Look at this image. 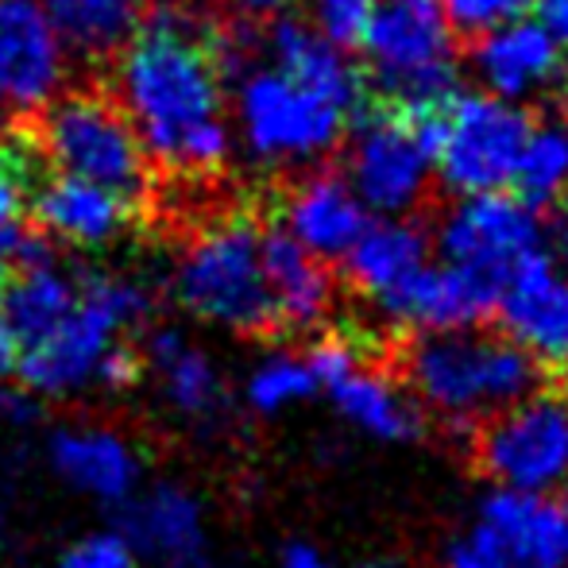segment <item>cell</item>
Returning <instances> with one entry per match:
<instances>
[{"label": "cell", "instance_id": "d590c367", "mask_svg": "<svg viewBox=\"0 0 568 568\" xmlns=\"http://www.w3.org/2000/svg\"><path fill=\"white\" fill-rule=\"evenodd\" d=\"M16 359H20V344H16V337L4 329V322H0V379H12Z\"/></svg>", "mask_w": 568, "mask_h": 568}, {"label": "cell", "instance_id": "8992f818", "mask_svg": "<svg viewBox=\"0 0 568 568\" xmlns=\"http://www.w3.org/2000/svg\"><path fill=\"white\" fill-rule=\"evenodd\" d=\"M359 109L271 67L236 78V124L247 155L271 171H310L344 143Z\"/></svg>", "mask_w": 568, "mask_h": 568}, {"label": "cell", "instance_id": "6da1fadb", "mask_svg": "<svg viewBox=\"0 0 568 568\" xmlns=\"http://www.w3.org/2000/svg\"><path fill=\"white\" fill-rule=\"evenodd\" d=\"M140 132L151 171L205 182L225 171L232 135L225 120V78L210 47V23L194 12H148L113 62L105 82Z\"/></svg>", "mask_w": 568, "mask_h": 568}, {"label": "cell", "instance_id": "44dd1931", "mask_svg": "<svg viewBox=\"0 0 568 568\" xmlns=\"http://www.w3.org/2000/svg\"><path fill=\"white\" fill-rule=\"evenodd\" d=\"M143 367H151L163 390V403L182 422L205 429L217 426L229 410V387L221 367L182 329H155L143 344Z\"/></svg>", "mask_w": 568, "mask_h": 568}, {"label": "cell", "instance_id": "ba28073f", "mask_svg": "<svg viewBox=\"0 0 568 568\" xmlns=\"http://www.w3.org/2000/svg\"><path fill=\"white\" fill-rule=\"evenodd\" d=\"M530 124L518 101H503L487 90L453 93L429 113L434 174L456 197L507 190Z\"/></svg>", "mask_w": 568, "mask_h": 568}, {"label": "cell", "instance_id": "484cf974", "mask_svg": "<svg viewBox=\"0 0 568 568\" xmlns=\"http://www.w3.org/2000/svg\"><path fill=\"white\" fill-rule=\"evenodd\" d=\"M54 36L90 67H113L143 23L140 0H43Z\"/></svg>", "mask_w": 568, "mask_h": 568}, {"label": "cell", "instance_id": "d6986e66", "mask_svg": "<svg viewBox=\"0 0 568 568\" xmlns=\"http://www.w3.org/2000/svg\"><path fill=\"white\" fill-rule=\"evenodd\" d=\"M495 291L468 278L464 271L449 267L442 260H429L422 271H414L398 291L375 302V314L395 329H406L414 337L422 333H449V329H471L495 314Z\"/></svg>", "mask_w": 568, "mask_h": 568}, {"label": "cell", "instance_id": "7c38bea8", "mask_svg": "<svg viewBox=\"0 0 568 568\" xmlns=\"http://www.w3.org/2000/svg\"><path fill=\"white\" fill-rule=\"evenodd\" d=\"M541 244H549L541 213L507 190L456 197L434 236L437 260L484 283L495 298L518 263L530 260Z\"/></svg>", "mask_w": 568, "mask_h": 568}, {"label": "cell", "instance_id": "8fae6325", "mask_svg": "<svg viewBox=\"0 0 568 568\" xmlns=\"http://www.w3.org/2000/svg\"><path fill=\"white\" fill-rule=\"evenodd\" d=\"M476 460L503 491L561 495L568 487V395L530 390L476 429Z\"/></svg>", "mask_w": 568, "mask_h": 568}, {"label": "cell", "instance_id": "60d3db41", "mask_svg": "<svg viewBox=\"0 0 568 568\" xmlns=\"http://www.w3.org/2000/svg\"><path fill=\"white\" fill-rule=\"evenodd\" d=\"M565 202H568V194H565Z\"/></svg>", "mask_w": 568, "mask_h": 568}, {"label": "cell", "instance_id": "ac0fdd59", "mask_svg": "<svg viewBox=\"0 0 568 568\" xmlns=\"http://www.w3.org/2000/svg\"><path fill=\"white\" fill-rule=\"evenodd\" d=\"M62 85V43L36 0H0V101L31 116Z\"/></svg>", "mask_w": 568, "mask_h": 568}, {"label": "cell", "instance_id": "277c9868", "mask_svg": "<svg viewBox=\"0 0 568 568\" xmlns=\"http://www.w3.org/2000/svg\"><path fill=\"white\" fill-rule=\"evenodd\" d=\"M151 291L140 278L82 271V294L67 322L20 352L12 379L36 398H74L98 390L101 367L151 317Z\"/></svg>", "mask_w": 568, "mask_h": 568}, {"label": "cell", "instance_id": "ab89813d", "mask_svg": "<svg viewBox=\"0 0 568 568\" xmlns=\"http://www.w3.org/2000/svg\"><path fill=\"white\" fill-rule=\"evenodd\" d=\"M0 135H4V128H0Z\"/></svg>", "mask_w": 568, "mask_h": 568}, {"label": "cell", "instance_id": "d6a6232c", "mask_svg": "<svg viewBox=\"0 0 568 568\" xmlns=\"http://www.w3.org/2000/svg\"><path fill=\"white\" fill-rule=\"evenodd\" d=\"M36 406H39V398L28 395V390H23L20 383H8V387H0V418H8V422H31Z\"/></svg>", "mask_w": 568, "mask_h": 568}, {"label": "cell", "instance_id": "52a82bcc", "mask_svg": "<svg viewBox=\"0 0 568 568\" xmlns=\"http://www.w3.org/2000/svg\"><path fill=\"white\" fill-rule=\"evenodd\" d=\"M359 51L383 98L406 113H434L456 93V28L442 0H379Z\"/></svg>", "mask_w": 568, "mask_h": 568}, {"label": "cell", "instance_id": "ffe728a7", "mask_svg": "<svg viewBox=\"0 0 568 568\" xmlns=\"http://www.w3.org/2000/svg\"><path fill=\"white\" fill-rule=\"evenodd\" d=\"M54 476L98 503L120 507L143 487V456L109 426H67L47 445Z\"/></svg>", "mask_w": 568, "mask_h": 568}, {"label": "cell", "instance_id": "7a4b0ae2", "mask_svg": "<svg viewBox=\"0 0 568 568\" xmlns=\"http://www.w3.org/2000/svg\"><path fill=\"white\" fill-rule=\"evenodd\" d=\"M541 367L510 337L479 325L422 333L403 356V387L422 414L453 429H479L510 403L538 390Z\"/></svg>", "mask_w": 568, "mask_h": 568}, {"label": "cell", "instance_id": "e0dca14e", "mask_svg": "<svg viewBox=\"0 0 568 568\" xmlns=\"http://www.w3.org/2000/svg\"><path fill=\"white\" fill-rule=\"evenodd\" d=\"M471 70L479 85L503 101H530L561 82L565 47L549 36L541 20H507L499 28H487L471 47Z\"/></svg>", "mask_w": 568, "mask_h": 568}, {"label": "cell", "instance_id": "7402d4cb", "mask_svg": "<svg viewBox=\"0 0 568 568\" xmlns=\"http://www.w3.org/2000/svg\"><path fill=\"white\" fill-rule=\"evenodd\" d=\"M260 255L271 291V310H275V325H283L291 333L322 329L333 314V302H337L329 263L310 255L283 229H263Z\"/></svg>", "mask_w": 568, "mask_h": 568}, {"label": "cell", "instance_id": "d4e9b609", "mask_svg": "<svg viewBox=\"0 0 568 568\" xmlns=\"http://www.w3.org/2000/svg\"><path fill=\"white\" fill-rule=\"evenodd\" d=\"M263 39H267L271 62H275L278 70L317 85V90H325L329 98L344 101V105L359 109V93H364L359 70L352 67L341 47H333L329 39L317 36L306 20L283 16V20L271 23V31Z\"/></svg>", "mask_w": 568, "mask_h": 568}, {"label": "cell", "instance_id": "f1b7e54d", "mask_svg": "<svg viewBox=\"0 0 568 568\" xmlns=\"http://www.w3.org/2000/svg\"><path fill=\"white\" fill-rule=\"evenodd\" d=\"M317 390V379L310 372L306 356H294V352H271L260 364L247 372L244 379V403L260 418H278L291 406L306 403Z\"/></svg>", "mask_w": 568, "mask_h": 568}, {"label": "cell", "instance_id": "83f0119b", "mask_svg": "<svg viewBox=\"0 0 568 568\" xmlns=\"http://www.w3.org/2000/svg\"><path fill=\"white\" fill-rule=\"evenodd\" d=\"M47 171L43 155L31 143L28 128L16 120L4 135H0V252L8 247V240L16 236L28 217V194L36 186V179Z\"/></svg>", "mask_w": 568, "mask_h": 568}, {"label": "cell", "instance_id": "4dcf8cb0", "mask_svg": "<svg viewBox=\"0 0 568 568\" xmlns=\"http://www.w3.org/2000/svg\"><path fill=\"white\" fill-rule=\"evenodd\" d=\"M140 565L143 561L135 557V549L120 538V530H98L62 549V557L51 568H140Z\"/></svg>", "mask_w": 568, "mask_h": 568}, {"label": "cell", "instance_id": "30bf717a", "mask_svg": "<svg viewBox=\"0 0 568 568\" xmlns=\"http://www.w3.org/2000/svg\"><path fill=\"white\" fill-rule=\"evenodd\" d=\"M445 568H568V499L495 487L449 541Z\"/></svg>", "mask_w": 568, "mask_h": 568}, {"label": "cell", "instance_id": "f546056e", "mask_svg": "<svg viewBox=\"0 0 568 568\" xmlns=\"http://www.w3.org/2000/svg\"><path fill=\"white\" fill-rule=\"evenodd\" d=\"M379 0H310V28L341 51H356Z\"/></svg>", "mask_w": 568, "mask_h": 568}, {"label": "cell", "instance_id": "3957f363", "mask_svg": "<svg viewBox=\"0 0 568 568\" xmlns=\"http://www.w3.org/2000/svg\"><path fill=\"white\" fill-rule=\"evenodd\" d=\"M16 120L28 128L47 171L98 182L135 205H143V197L155 190V171L140 132L105 82L54 93L43 109Z\"/></svg>", "mask_w": 568, "mask_h": 568}, {"label": "cell", "instance_id": "e575fe53", "mask_svg": "<svg viewBox=\"0 0 568 568\" xmlns=\"http://www.w3.org/2000/svg\"><path fill=\"white\" fill-rule=\"evenodd\" d=\"M534 4H538V20L549 28V36L568 47V0H534Z\"/></svg>", "mask_w": 568, "mask_h": 568}, {"label": "cell", "instance_id": "5b68a950", "mask_svg": "<svg viewBox=\"0 0 568 568\" xmlns=\"http://www.w3.org/2000/svg\"><path fill=\"white\" fill-rule=\"evenodd\" d=\"M260 240L263 229L247 213L205 221L174 263V302L197 322L240 337L275 329Z\"/></svg>", "mask_w": 568, "mask_h": 568}, {"label": "cell", "instance_id": "8d00e7d4", "mask_svg": "<svg viewBox=\"0 0 568 568\" xmlns=\"http://www.w3.org/2000/svg\"><path fill=\"white\" fill-rule=\"evenodd\" d=\"M240 4H244L247 12H278L286 0H240Z\"/></svg>", "mask_w": 568, "mask_h": 568}, {"label": "cell", "instance_id": "cb8c5ba5", "mask_svg": "<svg viewBox=\"0 0 568 568\" xmlns=\"http://www.w3.org/2000/svg\"><path fill=\"white\" fill-rule=\"evenodd\" d=\"M434 260V240L410 217H379L367 221L359 240L344 255V278L364 302H379L406 283L414 271Z\"/></svg>", "mask_w": 568, "mask_h": 568}, {"label": "cell", "instance_id": "2e32d148", "mask_svg": "<svg viewBox=\"0 0 568 568\" xmlns=\"http://www.w3.org/2000/svg\"><path fill=\"white\" fill-rule=\"evenodd\" d=\"M367 221L372 213L348 186V179L325 166H310L306 174H298L278 202V229L322 263H341Z\"/></svg>", "mask_w": 568, "mask_h": 568}, {"label": "cell", "instance_id": "836d02e7", "mask_svg": "<svg viewBox=\"0 0 568 568\" xmlns=\"http://www.w3.org/2000/svg\"><path fill=\"white\" fill-rule=\"evenodd\" d=\"M283 568H344L341 561H333L329 554H322L317 546H306V541H294L283 554Z\"/></svg>", "mask_w": 568, "mask_h": 568}, {"label": "cell", "instance_id": "5bb4252c", "mask_svg": "<svg viewBox=\"0 0 568 568\" xmlns=\"http://www.w3.org/2000/svg\"><path fill=\"white\" fill-rule=\"evenodd\" d=\"M116 530L140 561L159 568H202L210 557L205 507L179 484L140 487L116 507Z\"/></svg>", "mask_w": 568, "mask_h": 568}, {"label": "cell", "instance_id": "9a60e30c", "mask_svg": "<svg viewBox=\"0 0 568 568\" xmlns=\"http://www.w3.org/2000/svg\"><path fill=\"white\" fill-rule=\"evenodd\" d=\"M28 217L39 236L67 247H109L140 221V205L98 182L43 171L28 194Z\"/></svg>", "mask_w": 568, "mask_h": 568}, {"label": "cell", "instance_id": "603a6c76", "mask_svg": "<svg viewBox=\"0 0 568 568\" xmlns=\"http://www.w3.org/2000/svg\"><path fill=\"white\" fill-rule=\"evenodd\" d=\"M337 414L352 429L375 437L383 445H406L426 429V414L403 387V379L372 367L364 356L352 367H344L337 379L325 387Z\"/></svg>", "mask_w": 568, "mask_h": 568}, {"label": "cell", "instance_id": "f35d334b", "mask_svg": "<svg viewBox=\"0 0 568 568\" xmlns=\"http://www.w3.org/2000/svg\"><path fill=\"white\" fill-rule=\"evenodd\" d=\"M561 78H565V105H568V70H565V74H561Z\"/></svg>", "mask_w": 568, "mask_h": 568}, {"label": "cell", "instance_id": "1f68e13d", "mask_svg": "<svg viewBox=\"0 0 568 568\" xmlns=\"http://www.w3.org/2000/svg\"><path fill=\"white\" fill-rule=\"evenodd\" d=\"M442 4H445V12H449L456 31L479 36V31L499 28V23L526 16V8H530L534 0H442Z\"/></svg>", "mask_w": 568, "mask_h": 568}, {"label": "cell", "instance_id": "9c48e42d", "mask_svg": "<svg viewBox=\"0 0 568 568\" xmlns=\"http://www.w3.org/2000/svg\"><path fill=\"white\" fill-rule=\"evenodd\" d=\"M344 179L375 217H406L434 186V143L429 113L372 109L356 113L348 128Z\"/></svg>", "mask_w": 568, "mask_h": 568}, {"label": "cell", "instance_id": "4316f807", "mask_svg": "<svg viewBox=\"0 0 568 568\" xmlns=\"http://www.w3.org/2000/svg\"><path fill=\"white\" fill-rule=\"evenodd\" d=\"M526 205L546 210L568 194V124L565 120H546L530 124V135L523 143V155L515 166V182Z\"/></svg>", "mask_w": 568, "mask_h": 568}, {"label": "cell", "instance_id": "74e56055", "mask_svg": "<svg viewBox=\"0 0 568 568\" xmlns=\"http://www.w3.org/2000/svg\"><path fill=\"white\" fill-rule=\"evenodd\" d=\"M4 283H8V255L0 252V298H4Z\"/></svg>", "mask_w": 568, "mask_h": 568}, {"label": "cell", "instance_id": "4fadbf2b", "mask_svg": "<svg viewBox=\"0 0 568 568\" xmlns=\"http://www.w3.org/2000/svg\"><path fill=\"white\" fill-rule=\"evenodd\" d=\"M503 337H510L538 367L568 372V263L554 244H541L503 283L499 302Z\"/></svg>", "mask_w": 568, "mask_h": 568}]
</instances>
